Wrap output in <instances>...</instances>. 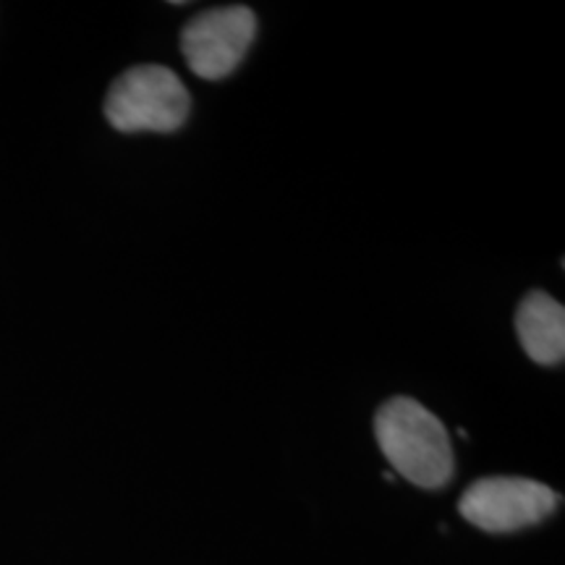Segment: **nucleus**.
I'll return each instance as SVG.
<instances>
[{
	"mask_svg": "<svg viewBox=\"0 0 565 565\" xmlns=\"http://www.w3.org/2000/svg\"><path fill=\"white\" fill-rule=\"evenodd\" d=\"M374 435L393 469L422 490H440L454 477L448 429L419 401H387L374 416Z\"/></svg>",
	"mask_w": 565,
	"mask_h": 565,
	"instance_id": "obj_1",
	"label": "nucleus"
},
{
	"mask_svg": "<svg viewBox=\"0 0 565 565\" xmlns=\"http://www.w3.org/2000/svg\"><path fill=\"white\" fill-rule=\"evenodd\" d=\"M192 97L171 68L134 66L110 84L105 116L113 129L171 134L186 124Z\"/></svg>",
	"mask_w": 565,
	"mask_h": 565,
	"instance_id": "obj_2",
	"label": "nucleus"
},
{
	"mask_svg": "<svg viewBox=\"0 0 565 565\" xmlns=\"http://www.w3.org/2000/svg\"><path fill=\"white\" fill-rule=\"evenodd\" d=\"M561 503L553 487L524 477H484L461 494L458 511L471 526L508 534L545 521Z\"/></svg>",
	"mask_w": 565,
	"mask_h": 565,
	"instance_id": "obj_3",
	"label": "nucleus"
},
{
	"mask_svg": "<svg viewBox=\"0 0 565 565\" xmlns=\"http://www.w3.org/2000/svg\"><path fill=\"white\" fill-rule=\"evenodd\" d=\"M257 38V17L246 6L202 11L183 26L181 51L189 68L202 79L231 76Z\"/></svg>",
	"mask_w": 565,
	"mask_h": 565,
	"instance_id": "obj_4",
	"label": "nucleus"
},
{
	"mask_svg": "<svg viewBox=\"0 0 565 565\" xmlns=\"http://www.w3.org/2000/svg\"><path fill=\"white\" fill-rule=\"evenodd\" d=\"M515 333L526 356L542 366H555L565 356V309L545 291H532L515 312Z\"/></svg>",
	"mask_w": 565,
	"mask_h": 565,
	"instance_id": "obj_5",
	"label": "nucleus"
}]
</instances>
